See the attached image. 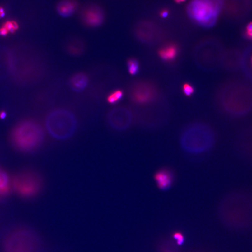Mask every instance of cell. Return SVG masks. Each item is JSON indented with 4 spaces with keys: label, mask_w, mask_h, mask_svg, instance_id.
Instances as JSON below:
<instances>
[{
    "label": "cell",
    "mask_w": 252,
    "mask_h": 252,
    "mask_svg": "<svg viewBox=\"0 0 252 252\" xmlns=\"http://www.w3.org/2000/svg\"><path fill=\"white\" fill-rule=\"evenodd\" d=\"M216 142V134L211 126L203 122H192L180 133L179 146L187 155L200 156L212 150Z\"/></svg>",
    "instance_id": "cell-1"
},
{
    "label": "cell",
    "mask_w": 252,
    "mask_h": 252,
    "mask_svg": "<svg viewBox=\"0 0 252 252\" xmlns=\"http://www.w3.org/2000/svg\"><path fill=\"white\" fill-rule=\"evenodd\" d=\"M13 145L24 152L34 151L41 146L45 139V132L41 125L34 121H24L12 129L10 135Z\"/></svg>",
    "instance_id": "cell-2"
},
{
    "label": "cell",
    "mask_w": 252,
    "mask_h": 252,
    "mask_svg": "<svg viewBox=\"0 0 252 252\" xmlns=\"http://www.w3.org/2000/svg\"><path fill=\"white\" fill-rule=\"evenodd\" d=\"M78 127L77 119L73 113L64 108L53 110L47 117L45 128L50 136L60 141L72 137Z\"/></svg>",
    "instance_id": "cell-3"
},
{
    "label": "cell",
    "mask_w": 252,
    "mask_h": 252,
    "mask_svg": "<svg viewBox=\"0 0 252 252\" xmlns=\"http://www.w3.org/2000/svg\"><path fill=\"white\" fill-rule=\"evenodd\" d=\"M12 185L15 191L23 197H33L37 195L42 188V178L36 173L27 170L15 175Z\"/></svg>",
    "instance_id": "cell-4"
},
{
    "label": "cell",
    "mask_w": 252,
    "mask_h": 252,
    "mask_svg": "<svg viewBox=\"0 0 252 252\" xmlns=\"http://www.w3.org/2000/svg\"><path fill=\"white\" fill-rule=\"evenodd\" d=\"M109 127L117 132H124L129 128L134 121V116L130 109L124 106L111 109L106 116Z\"/></svg>",
    "instance_id": "cell-5"
},
{
    "label": "cell",
    "mask_w": 252,
    "mask_h": 252,
    "mask_svg": "<svg viewBox=\"0 0 252 252\" xmlns=\"http://www.w3.org/2000/svg\"><path fill=\"white\" fill-rule=\"evenodd\" d=\"M190 12L191 16L197 22L209 26L214 21L217 8L210 0H195L191 3Z\"/></svg>",
    "instance_id": "cell-6"
},
{
    "label": "cell",
    "mask_w": 252,
    "mask_h": 252,
    "mask_svg": "<svg viewBox=\"0 0 252 252\" xmlns=\"http://www.w3.org/2000/svg\"><path fill=\"white\" fill-rule=\"evenodd\" d=\"M78 16L82 24L88 28H95L103 24L106 16L105 11L100 5L90 2L79 8Z\"/></svg>",
    "instance_id": "cell-7"
},
{
    "label": "cell",
    "mask_w": 252,
    "mask_h": 252,
    "mask_svg": "<svg viewBox=\"0 0 252 252\" xmlns=\"http://www.w3.org/2000/svg\"><path fill=\"white\" fill-rule=\"evenodd\" d=\"M153 89L144 82L138 81L131 85L129 89L130 99L134 103L144 105L149 103L155 97Z\"/></svg>",
    "instance_id": "cell-8"
},
{
    "label": "cell",
    "mask_w": 252,
    "mask_h": 252,
    "mask_svg": "<svg viewBox=\"0 0 252 252\" xmlns=\"http://www.w3.org/2000/svg\"><path fill=\"white\" fill-rule=\"evenodd\" d=\"M175 171L169 166H162L154 173L153 179L158 189L168 191L173 187L176 181Z\"/></svg>",
    "instance_id": "cell-9"
},
{
    "label": "cell",
    "mask_w": 252,
    "mask_h": 252,
    "mask_svg": "<svg viewBox=\"0 0 252 252\" xmlns=\"http://www.w3.org/2000/svg\"><path fill=\"white\" fill-rule=\"evenodd\" d=\"M56 11L60 16L69 17L79 9L77 0H60L56 5Z\"/></svg>",
    "instance_id": "cell-10"
},
{
    "label": "cell",
    "mask_w": 252,
    "mask_h": 252,
    "mask_svg": "<svg viewBox=\"0 0 252 252\" xmlns=\"http://www.w3.org/2000/svg\"><path fill=\"white\" fill-rule=\"evenodd\" d=\"M64 48L67 54L72 56H79L85 52L86 44L85 41L78 37H72L67 39Z\"/></svg>",
    "instance_id": "cell-11"
},
{
    "label": "cell",
    "mask_w": 252,
    "mask_h": 252,
    "mask_svg": "<svg viewBox=\"0 0 252 252\" xmlns=\"http://www.w3.org/2000/svg\"><path fill=\"white\" fill-rule=\"evenodd\" d=\"M89 81V77L86 74L77 72L71 77L69 80V86L74 91L79 92L86 87Z\"/></svg>",
    "instance_id": "cell-12"
},
{
    "label": "cell",
    "mask_w": 252,
    "mask_h": 252,
    "mask_svg": "<svg viewBox=\"0 0 252 252\" xmlns=\"http://www.w3.org/2000/svg\"><path fill=\"white\" fill-rule=\"evenodd\" d=\"M178 51L177 46L174 44L166 45L158 50V55L164 60L169 61L173 59L176 57Z\"/></svg>",
    "instance_id": "cell-13"
},
{
    "label": "cell",
    "mask_w": 252,
    "mask_h": 252,
    "mask_svg": "<svg viewBox=\"0 0 252 252\" xmlns=\"http://www.w3.org/2000/svg\"><path fill=\"white\" fill-rule=\"evenodd\" d=\"M10 181L7 174L0 170V197L6 196L10 192Z\"/></svg>",
    "instance_id": "cell-14"
},
{
    "label": "cell",
    "mask_w": 252,
    "mask_h": 252,
    "mask_svg": "<svg viewBox=\"0 0 252 252\" xmlns=\"http://www.w3.org/2000/svg\"><path fill=\"white\" fill-rule=\"evenodd\" d=\"M124 92L120 89H117L112 91L107 96L106 100L109 104H114L119 102L123 98Z\"/></svg>",
    "instance_id": "cell-15"
},
{
    "label": "cell",
    "mask_w": 252,
    "mask_h": 252,
    "mask_svg": "<svg viewBox=\"0 0 252 252\" xmlns=\"http://www.w3.org/2000/svg\"><path fill=\"white\" fill-rule=\"evenodd\" d=\"M127 68L128 72L132 75H134L138 73L139 70V63L137 59L131 58L128 59L127 62Z\"/></svg>",
    "instance_id": "cell-16"
},
{
    "label": "cell",
    "mask_w": 252,
    "mask_h": 252,
    "mask_svg": "<svg viewBox=\"0 0 252 252\" xmlns=\"http://www.w3.org/2000/svg\"><path fill=\"white\" fill-rule=\"evenodd\" d=\"M182 88L184 94L187 96L192 95L195 91L194 87L190 84L187 83H185L183 85Z\"/></svg>",
    "instance_id": "cell-17"
},
{
    "label": "cell",
    "mask_w": 252,
    "mask_h": 252,
    "mask_svg": "<svg viewBox=\"0 0 252 252\" xmlns=\"http://www.w3.org/2000/svg\"><path fill=\"white\" fill-rule=\"evenodd\" d=\"M174 238L176 240V242L178 245H181L184 240V236L180 232H175L174 234Z\"/></svg>",
    "instance_id": "cell-18"
},
{
    "label": "cell",
    "mask_w": 252,
    "mask_h": 252,
    "mask_svg": "<svg viewBox=\"0 0 252 252\" xmlns=\"http://www.w3.org/2000/svg\"><path fill=\"white\" fill-rule=\"evenodd\" d=\"M245 35L247 38L252 39V22H249L246 26Z\"/></svg>",
    "instance_id": "cell-19"
},
{
    "label": "cell",
    "mask_w": 252,
    "mask_h": 252,
    "mask_svg": "<svg viewBox=\"0 0 252 252\" xmlns=\"http://www.w3.org/2000/svg\"><path fill=\"white\" fill-rule=\"evenodd\" d=\"M2 27H4L8 30V31L13 28L12 21H7L3 24Z\"/></svg>",
    "instance_id": "cell-20"
},
{
    "label": "cell",
    "mask_w": 252,
    "mask_h": 252,
    "mask_svg": "<svg viewBox=\"0 0 252 252\" xmlns=\"http://www.w3.org/2000/svg\"><path fill=\"white\" fill-rule=\"evenodd\" d=\"M8 30L4 27H2L0 28V35L5 36L8 33Z\"/></svg>",
    "instance_id": "cell-21"
},
{
    "label": "cell",
    "mask_w": 252,
    "mask_h": 252,
    "mask_svg": "<svg viewBox=\"0 0 252 252\" xmlns=\"http://www.w3.org/2000/svg\"><path fill=\"white\" fill-rule=\"evenodd\" d=\"M169 13V11L168 10L166 9H164L161 10L160 13V16L161 17L165 18L168 16Z\"/></svg>",
    "instance_id": "cell-22"
},
{
    "label": "cell",
    "mask_w": 252,
    "mask_h": 252,
    "mask_svg": "<svg viewBox=\"0 0 252 252\" xmlns=\"http://www.w3.org/2000/svg\"><path fill=\"white\" fill-rule=\"evenodd\" d=\"M6 116V114L4 111H1L0 112V118L1 119H4L5 118Z\"/></svg>",
    "instance_id": "cell-23"
},
{
    "label": "cell",
    "mask_w": 252,
    "mask_h": 252,
    "mask_svg": "<svg viewBox=\"0 0 252 252\" xmlns=\"http://www.w3.org/2000/svg\"><path fill=\"white\" fill-rule=\"evenodd\" d=\"M12 25H13V28L15 29V30H17L18 29V25L16 22L15 21H12Z\"/></svg>",
    "instance_id": "cell-24"
},
{
    "label": "cell",
    "mask_w": 252,
    "mask_h": 252,
    "mask_svg": "<svg viewBox=\"0 0 252 252\" xmlns=\"http://www.w3.org/2000/svg\"><path fill=\"white\" fill-rule=\"evenodd\" d=\"M175 2L177 3H181L184 2L185 0H175Z\"/></svg>",
    "instance_id": "cell-25"
},
{
    "label": "cell",
    "mask_w": 252,
    "mask_h": 252,
    "mask_svg": "<svg viewBox=\"0 0 252 252\" xmlns=\"http://www.w3.org/2000/svg\"><path fill=\"white\" fill-rule=\"evenodd\" d=\"M15 31H16V30H15L14 28H12V29H11V30L9 31V32L12 33H14L15 32Z\"/></svg>",
    "instance_id": "cell-26"
},
{
    "label": "cell",
    "mask_w": 252,
    "mask_h": 252,
    "mask_svg": "<svg viewBox=\"0 0 252 252\" xmlns=\"http://www.w3.org/2000/svg\"><path fill=\"white\" fill-rule=\"evenodd\" d=\"M5 14V12L0 13V16H1V17H3L4 16Z\"/></svg>",
    "instance_id": "cell-27"
},
{
    "label": "cell",
    "mask_w": 252,
    "mask_h": 252,
    "mask_svg": "<svg viewBox=\"0 0 252 252\" xmlns=\"http://www.w3.org/2000/svg\"><path fill=\"white\" fill-rule=\"evenodd\" d=\"M3 12H4L3 8L0 7V13H3Z\"/></svg>",
    "instance_id": "cell-28"
},
{
    "label": "cell",
    "mask_w": 252,
    "mask_h": 252,
    "mask_svg": "<svg viewBox=\"0 0 252 252\" xmlns=\"http://www.w3.org/2000/svg\"><path fill=\"white\" fill-rule=\"evenodd\" d=\"M251 64L252 66V55L251 56Z\"/></svg>",
    "instance_id": "cell-29"
},
{
    "label": "cell",
    "mask_w": 252,
    "mask_h": 252,
    "mask_svg": "<svg viewBox=\"0 0 252 252\" xmlns=\"http://www.w3.org/2000/svg\"><path fill=\"white\" fill-rule=\"evenodd\" d=\"M0 18H1V16H0Z\"/></svg>",
    "instance_id": "cell-30"
}]
</instances>
